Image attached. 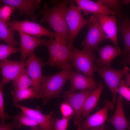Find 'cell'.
<instances>
[{
	"label": "cell",
	"mask_w": 130,
	"mask_h": 130,
	"mask_svg": "<svg viewBox=\"0 0 130 130\" xmlns=\"http://www.w3.org/2000/svg\"><path fill=\"white\" fill-rule=\"evenodd\" d=\"M94 72H98L100 76L104 80L109 88L113 97L112 102L115 104L117 102L116 94L118 92L119 85L122 78L128 73L130 69L125 67L121 70L116 69L110 67L104 66L94 67Z\"/></svg>",
	"instance_id": "obj_8"
},
{
	"label": "cell",
	"mask_w": 130,
	"mask_h": 130,
	"mask_svg": "<svg viewBox=\"0 0 130 130\" xmlns=\"http://www.w3.org/2000/svg\"><path fill=\"white\" fill-rule=\"evenodd\" d=\"M65 20L70 34L68 47L71 51L75 38L80 30L88 24L89 19L83 17L81 10L75 5L74 1L70 0L66 12Z\"/></svg>",
	"instance_id": "obj_5"
},
{
	"label": "cell",
	"mask_w": 130,
	"mask_h": 130,
	"mask_svg": "<svg viewBox=\"0 0 130 130\" xmlns=\"http://www.w3.org/2000/svg\"><path fill=\"white\" fill-rule=\"evenodd\" d=\"M22 126L18 121L15 120L8 123L1 122L0 123V130H14L20 129Z\"/></svg>",
	"instance_id": "obj_33"
},
{
	"label": "cell",
	"mask_w": 130,
	"mask_h": 130,
	"mask_svg": "<svg viewBox=\"0 0 130 130\" xmlns=\"http://www.w3.org/2000/svg\"><path fill=\"white\" fill-rule=\"evenodd\" d=\"M99 19L104 32L116 47L117 40V20L114 16L100 14L94 15Z\"/></svg>",
	"instance_id": "obj_18"
},
{
	"label": "cell",
	"mask_w": 130,
	"mask_h": 130,
	"mask_svg": "<svg viewBox=\"0 0 130 130\" xmlns=\"http://www.w3.org/2000/svg\"><path fill=\"white\" fill-rule=\"evenodd\" d=\"M118 92L120 95L130 101V88L129 87L125 82L121 80L119 85Z\"/></svg>",
	"instance_id": "obj_32"
},
{
	"label": "cell",
	"mask_w": 130,
	"mask_h": 130,
	"mask_svg": "<svg viewBox=\"0 0 130 130\" xmlns=\"http://www.w3.org/2000/svg\"><path fill=\"white\" fill-rule=\"evenodd\" d=\"M87 24L88 31L82 45L84 47H88L94 50L97 49L101 42L109 39L104 31L99 19L95 15L91 17Z\"/></svg>",
	"instance_id": "obj_10"
},
{
	"label": "cell",
	"mask_w": 130,
	"mask_h": 130,
	"mask_svg": "<svg viewBox=\"0 0 130 130\" xmlns=\"http://www.w3.org/2000/svg\"><path fill=\"white\" fill-rule=\"evenodd\" d=\"M20 38V51L21 61H25L27 57L37 47L42 45L46 41L22 32L19 33Z\"/></svg>",
	"instance_id": "obj_16"
},
{
	"label": "cell",
	"mask_w": 130,
	"mask_h": 130,
	"mask_svg": "<svg viewBox=\"0 0 130 130\" xmlns=\"http://www.w3.org/2000/svg\"><path fill=\"white\" fill-rule=\"evenodd\" d=\"M5 22L8 26L16 31L39 39L45 36L52 39L58 36L54 32L50 31L40 24L28 20L17 21L14 19L13 21Z\"/></svg>",
	"instance_id": "obj_6"
},
{
	"label": "cell",
	"mask_w": 130,
	"mask_h": 130,
	"mask_svg": "<svg viewBox=\"0 0 130 130\" xmlns=\"http://www.w3.org/2000/svg\"><path fill=\"white\" fill-rule=\"evenodd\" d=\"M60 110L62 117H72L74 114L73 110L70 104L65 101L62 103L60 106Z\"/></svg>",
	"instance_id": "obj_31"
},
{
	"label": "cell",
	"mask_w": 130,
	"mask_h": 130,
	"mask_svg": "<svg viewBox=\"0 0 130 130\" xmlns=\"http://www.w3.org/2000/svg\"><path fill=\"white\" fill-rule=\"evenodd\" d=\"M69 79L70 84V91H76L86 90H95L98 87L99 83L82 74L79 71L71 70Z\"/></svg>",
	"instance_id": "obj_15"
},
{
	"label": "cell",
	"mask_w": 130,
	"mask_h": 130,
	"mask_svg": "<svg viewBox=\"0 0 130 130\" xmlns=\"http://www.w3.org/2000/svg\"><path fill=\"white\" fill-rule=\"evenodd\" d=\"M28 59L25 61V69L31 79L35 98H40L41 84L44 76L42 72V67L46 65L42 58L38 57L33 52L28 56Z\"/></svg>",
	"instance_id": "obj_9"
},
{
	"label": "cell",
	"mask_w": 130,
	"mask_h": 130,
	"mask_svg": "<svg viewBox=\"0 0 130 130\" xmlns=\"http://www.w3.org/2000/svg\"><path fill=\"white\" fill-rule=\"evenodd\" d=\"M30 130H41L39 125L31 128Z\"/></svg>",
	"instance_id": "obj_37"
},
{
	"label": "cell",
	"mask_w": 130,
	"mask_h": 130,
	"mask_svg": "<svg viewBox=\"0 0 130 130\" xmlns=\"http://www.w3.org/2000/svg\"><path fill=\"white\" fill-rule=\"evenodd\" d=\"M123 97L119 95L117 100V107L113 116L107 120L114 126L116 130H129L130 123L124 114L122 101Z\"/></svg>",
	"instance_id": "obj_20"
},
{
	"label": "cell",
	"mask_w": 130,
	"mask_h": 130,
	"mask_svg": "<svg viewBox=\"0 0 130 130\" xmlns=\"http://www.w3.org/2000/svg\"><path fill=\"white\" fill-rule=\"evenodd\" d=\"M96 49L99 56V58L94 65V66L96 67H110V63L113 59L117 57L121 56L122 54L121 50L119 47L108 44L101 47H98Z\"/></svg>",
	"instance_id": "obj_19"
},
{
	"label": "cell",
	"mask_w": 130,
	"mask_h": 130,
	"mask_svg": "<svg viewBox=\"0 0 130 130\" xmlns=\"http://www.w3.org/2000/svg\"><path fill=\"white\" fill-rule=\"evenodd\" d=\"M119 31L123 36L124 44L123 53H130V19L126 17L120 26Z\"/></svg>",
	"instance_id": "obj_24"
},
{
	"label": "cell",
	"mask_w": 130,
	"mask_h": 130,
	"mask_svg": "<svg viewBox=\"0 0 130 130\" xmlns=\"http://www.w3.org/2000/svg\"><path fill=\"white\" fill-rule=\"evenodd\" d=\"M102 130H104V129H103Z\"/></svg>",
	"instance_id": "obj_41"
},
{
	"label": "cell",
	"mask_w": 130,
	"mask_h": 130,
	"mask_svg": "<svg viewBox=\"0 0 130 130\" xmlns=\"http://www.w3.org/2000/svg\"><path fill=\"white\" fill-rule=\"evenodd\" d=\"M127 63L129 64L130 65V54L128 58Z\"/></svg>",
	"instance_id": "obj_39"
},
{
	"label": "cell",
	"mask_w": 130,
	"mask_h": 130,
	"mask_svg": "<svg viewBox=\"0 0 130 130\" xmlns=\"http://www.w3.org/2000/svg\"><path fill=\"white\" fill-rule=\"evenodd\" d=\"M3 86L0 83V118L1 122H5V120L10 119L11 117L4 111V101L3 91Z\"/></svg>",
	"instance_id": "obj_30"
},
{
	"label": "cell",
	"mask_w": 130,
	"mask_h": 130,
	"mask_svg": "<svg viewBox=\"0 0 130 130\" xmlns=\"http://www.w3.org/2000/svg\"><path fill=\"white\" fill-rule=\"evenodd\" d=\"M109 9L115 11H121L120 1L117 0H98L97 1Z\"/></svg>",
	"instance_id": "obj_29"
},
{
	"label": "cell",
	"mask_w": 130,
	"mask_h": 130,
	"mask_svg": "<svg viewBox=\"0 0 130 130\" xmlns=\"http://www.w3.org/2000/svg\"><path fill=\"white\" fill-rule=\"evenodd\" d=\"M41 2L40 0H0L1 3L13 6L18 11L20 15L27 16L33 21L37 19L35 12L40 7Z\"/></svg>",
	"instance_id": "obj_12"
},
{
	"label": "cell",
	"mask_w": 130,
	"mask_h": 130,
	"mask_svg": "<svg viewBox=\"0 0 130 130\" xmlns=\"http://www.w3.org/2000/svg\"><path fill=\"white\" fill-rule=\"evenodd\" d=\"M70 1L69 0H52V6L49 7L45 3L39 13L42 16L41 22L47 23L54 32L65 40L68 45L70 34L65 13Z\"/></svg>",
	"instance_id": "obj_1"
},
{
	"label": "cell",
	"mask_w": 130,
	"mask_h": 130,
	"mask_svg": "<svg viewBox=\"0 0 130 130\" xmlns=\"http://www.w3.org/2000/svg\"><path fill=\"white\" fill-rule=\"evenodd\" d=\"M94 90H86L78 93L70 90L62 92L65 101L69 103L73 110L74 122L77 128L80 127L83 123L81 116L86 101Z\"/></svg>",
	"instance_id": "obj_7"
},
{
	"label": "cell",
	"mask_w": 130,
	"mask_h": 130,
	"mask_svg": "<svg viewBox=\"0 0 130 130\" xmlns=\"http://www.w3.org/2000/svg\"><path fill=\"white\" fill-rule=\"evenodd\" d=\"M77 6L82 10L84 15L88 13L94 15L100 14L108 15H114L117 13L111 10L97 1L94 2L89 0H74Z\"/></svg>",
	"instance_id": "obj_17"
},
{
	"label": "cell",
	"mask_w": 130,
	"mask_h": 130,
	"mask_svg": "<svg viewBox=\"0 0 130 130\" xmlns=\"http://www.w3.org/2000/svg\"><path fill=\"white\" fill-rule=\"evenodd\" d=\"M104 124L100 126L89 129L88 130H102L104 129Z\"/></svg>",
	"instance_id": "obj_36"
},
{
	"label": "cell",
	"mask_w": 130,
	"mask_h": 130,
	"mask_svg": "<svg viewBox=\"0 0 130 130\" xmlns=\"http://www.w3.org/2000/svg\"><path fill=\"white\" fill-rule=\"evenodd\" d=\"M71 70H62L55 74L44 76L40 93V98L44 105L51 99L60 97L61 93L63 91V87L69 79Z\"/></svg>",
	"instance_id": "obj_3"
},
{
	"label": "cell",
	"mask_w": 130,
	"mask_h": 130,
	"mask_svg": "<svg viewBox=\"0 0 130 130\" xmlns=\"http://www.w3.org/2000/svg\"><path fill=\"white\" fill-rule=\"evenodd\" d=\"M44 45L47 48L49 55L46 65L56 67L62 70H72L73 67L70 64L71 51L65 40L58 36L53 39L46 40Z\"/></svg>",
	"instance_id": "obj_2"
},
{
	"label": "cell",
	"mask_w": 130,
	"mask_h": 130,
	"mask_svg": "<svg viewBox=\"0 0 130 130\" xmlns=\"http://www.w3.org/2000/svg\"><path fill=\"white\" fill-rule=\"evenodd\" d=\"M129 130H130V128H129Z\"/></svg>",
	"instance_id": "obj_40"
},
{
	"label": "cell",
	"mask_w": 130,
	"mask_h": 130,
	"mask_svg": "<svg viewBox=\"0 0 130 130\" xmlns=\"http://www.w3.org/2000/svg\"><path fill=\"white\" fill-rule=\"evenodd\" d=\"M20 51L19 48L0 44V60L1 61L6 59L10 55Z\"/></svg>",
	"instance_id": "obj_27"
},
{
	"label": "cell",
	"mask_w": 130,
	"mask_h": 130,
	"mask_svg": "<svg viewBox=\"0 0 130 130\" xmlns=\"http://www.w3.org/2000/svg\"><path fill=\"white\" fill-rule=\"evenodd\" d=\"M104 87V85L102 83H99L97 88L88 97L85 104L82 115L84 117H86L91 111L96 108Z\"/></svg>",
	"instance_id": "obj_21"
},
{
	"label": "cell",
	"mask_w": 130,
	"mask_h": 130,
	"mask_svg": "<svg viewBox=\"0 0 130 130\" xmlns=\"http://www.w3.org/2000/svg\"><path fill=\"white\" fill-rule=\"evenodd\" d=\"M71 118L62 117L60 119L56 118L54 125V130H66L69 120Z\"/></svg>",
	"instance_id": "obj_34"
},
{
	"label": "cell",
	"mask_w": 130,
	"mask_h": 130,
	"mask_svg": "<svg viewBox=\"0 0 130 130\" xmlns=\"http://www.w3.org/2000/svg\"><path fill=\"white\" fill-rule=\"evenodd\" d=\"M15 9L13 6L7 4H2L0 6V19L3 21H9L11 15Z\"/></svg>",
	"instance_id": "obj_28"
},
{
	"label": "cell",
	"mask_w": 130,
	"mask_h": 130,
	"mask_svg": "<svg viewBox=\"0 0 130 130\" xmlns=\"http://www.w3.org/2000/svg\"><path fill=\"white\" fill-rule=\"evenodd\" d=\"M123 2L126 4H128L130 3V0H124L123 1Z\"/></svg>",
	"instance_id": "obj_38"
},
{
	"label": "cell",
	"mask_w": 130,
	"mask_h": 130,
	"mask_svg": "<svg viewBox=\"0 0 130 130\" xmlns=\"http://www.w3.org/2000/svg\"><path fill=\"white\" fill-rule=\"evenodd\" d=\"M13 97V104L18 103L19 102L26 99L35 98V95L32 87L21 89H14L10 92Z\"/></svg>",
	"instance_id": "obj_23"
},
{
	"label": "cell",
	"mask_w": 130,
	"mask_h": 130,
	"mask_svg": "<svg viewBox=\"0 0 130 130\" xmlns=\"http://www.w3.org/2000/svg\"><path fill=\"white\" fill-rule=\"evenodd\" d=\"M26 62L6 59L0 61V73L2 75L0 82L4 85L13 80L25 69Z\"/></svg>",
	"instance_id": "obj_13"
},
{
	"label": "cell",
	"mask_w": 130,
	"mask_h": 130,
	"mask_svg": "<svg viewBox=\"0 0 130 130\" xmlns=\"http://www.w3.org/2000/svg\"><path fill=\"white\" fill-rule=\"evenodd\" d=\"M14 89H21L32 87V81L25 69L13 81Z\"/></svg>",
	"instance_id": "obj_25"
},
{
	"label": "cell",
	"mask_w": 130,
	"mask_h": 130,
	"mask_svg": "<svg viewBox=\"0 0 130 130\" xmlns=\"http://www.w3.org/2000/svg\"><path fill=\"white\" fill-rule=\"evenodd\" d=\"M13 104L37 122L41 130H54V125L56 118L55 114L53 111L44 114L42 112L40 106L39 105L37 106L36 109H34L22 106L19 103Z\"/></svg>",
	"instance_id": "obj_11"
},
{
	"label": "cell",
	"mask_w": 130,
	"mask_h": 130,
	"mask_svg": "<svg viewBox=\"0 0 130 130\" xmlns=\"http://www.w3.org/2000/svg\"><path fill=\"white\" fill-rule=\"evenodd\" d=\"M126 79L125 83L127 86H130V73H128L125 75Z\"/></svg>",
	"instance_id": "obj_35"
},
{
	"label": "cell",
	"mask_w": 130,
	"mask_h": 130,
	"mask_svg": "<svg viewBox=\"0 0 130 130\" xmlns=\"http://www.w3.org/2000/svg\"><path fill=\"white\" fill-rule=\"evenodd\" d=\"M12 118L18 121L22 126H30L32 128L39 125L37 122L22 111L18 115L13 116Z\"/></svg>",
	"instance_id": "obj_26"
},
{
	"label": "cell",
	"mask_w": 130,
	"mask_h": 130,
	"mask_svg": "<svg viewBox=\"0 0 130 130\" xmlns=\"http://www.w3.org/2000/svg\"><path fill=\"white\" fill-rule=\"evenodd\" d=\"M71 51L72 66L88 77L94 79V62L96 56L93 50L88 47H84L81 50L73 47Z\"/></svg>",
	"instance_id": "obj_4"
},
{
	"label": "cell",
	"mask_w": 130,
	"mask_h": 130,
	"mask_svg": "<svg viewBox=\"0 0 130 130\" xmlns=\"http://www.w3.org/2000/svg\"><path fill=\"white\" fill-rule=\"evenodd\" d=\"M16 31L8 26L5 22L0 19V40L6 42L7 45L16 46L19 43L14 37Z\"/></svg>",
	"instance_id": "obj_22"
},
{
	"label": "cell",
	"mask_w": 130,
	"mask_h": 130,
	"mask_svg": "<svg viewBox=\"0 0 130 130\" xmlns=\"http://www.w3.org/2000/svg\"><path fill=\"white\" fill-rule=\"evenodd\" d=\"M103 108L91 115H88L80 127L76 130H88L89 129L99 126L104 124L107 119L109 109H113L114 104L112 102L106 100L104 101Z\"/></svg>",
	"instance_id": "obj_14"
}]
</instances>
